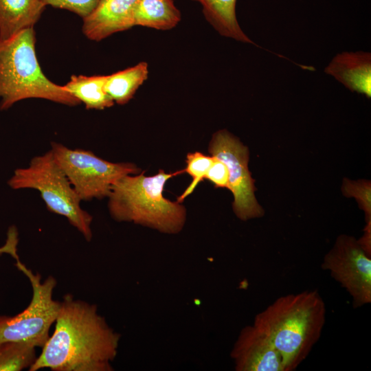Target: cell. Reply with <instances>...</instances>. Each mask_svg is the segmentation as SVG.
<instances>
[{"instance_id":"cell-1","label":"cell","mask_w":371,"mask_h":371,"mask_svg":"<svg viewBox=\"0 0 371 371\" xmlns=\"http://www.w3.org/2000/svg\"><path fill=\"white\" fill-rule=\"evenodd\" d=\"M54 331L29 368L37 371H111L120 335L98 313L95 304L66 294Z\"/></svg>"},{"instance_id":"cell-2","label":"cell","mask_w":371,"mask_h":371,"mask_svg":"<svg viewBox=\"0 0 371 371\" xmlns=\"http://www.w3.org/2000/svg\"><path fill=\"white\" fill-rule=\"evenodd\" d=\"M326 314L319 293L306 290L278 297L256 315L253 324L279 352L284 371H293L319 341Z\"/></svg>"},{"instance_id":"cell-3","label":"cell","mask_w":371,"mask_h":371,"mask_svg":"<svg viewBox=\"0 0 371 371\" xmlns=\"http://www.w3.org/2000/svg\"><path fill=\"white\" fill-rule=\"evenodd\" d=\"M183 170L168 173L163 170L153 176L144 172L127 175L112 186L108 196L111 217L117 221H129L164 233L180 232L186 220V210L177 201L163 195L166 181Z\"/></svg>"},{"instance_id":"cell-4","label":"cell","mask_w":371,"mask_h":371,"mask_svg":"<svg viewBox=\"0 0 371 371\" xmlns=\"http://www.w3.org/2000/svg\"><path fill=\"white\" fill-rule=\"evenodd\" d=\"M34 27L0 39V109L28 98L44 99L67 106L80 102L63 85L48 79L38 61Z\"/></svg>"},{"instance_id":"cell-5","label":"cell","mask_w":371,"mask_h":371,"mask_svg":"<svg viewBox=\"0 0 371 371\" xmlns=\"http://www.w3.org/2000/svg\"><path fill=\"white\" fill-rule=\"evenodd\" d=\"M8 183L14 190L38 191L48 210L65 217L87 241L91 240L92 216L82 208L81 199L51 150L33 157L28 166L15 170Z\"/></svg>"},{"instance_id":"cell-6","label":"cell","mask_w":371,"mask_h":371,"mask_svg":"<svg viewBox=\"0 0 371 371\" xmlns=\"http://www.w3.org/2000/svg\"><path fill=\"white\" fill-rule=\"evenodd\" d=\"M16 265L29 279L32 297L29 305L17 315H0V341L25 342L43 348L60 308V302L53 299L57 282L52 276L42 282L39 273H34L18 258Z\"/></svg>"},{"instance_id":"cell-7","label":"cell","mask_w":371,"mask_h":371,"mask_svg":"<svg viewBox=\"0 0 371 371\" xmlns=\"http://www.w3.org/2000/svg\"><path fill=\"white\" fill-rule=\"evenodd\" d=\"M51 145L56 161L81 201L108 197L117 180L141 172L132 163H113L91 151L71 149L57 142Z\"/></svg>"},{"instance_id":"cell-8","label":"cell","mask_w":371,"mask_h":371,"mask_svg":"<svg viewBox=\"0 0 371 371\" xmlns=\"http://www.w3.org/2000/svg\"><path fill=\"white\" fill-rule=\"evenodd\" d=\"M211 156L222 161L229 172L227 188L232 192L233 210L242 221L258 218L264 211L254 194V181L248 168L249 150L226 130L216 132L210 142Z\"/></svg>"},{"instance_id":"cell-9","label":"cell","mask_w":371,"mask_h":371,"mask_svg":"<svg viewBox=\"0 0 371 371\" xmlns=\"http://www.w3.org/2000/svg\"><path fill=\"white\" fill-rule=\"evenodd\" d=\"M350 295L355 308L371 302V257L353 236L342 234L321 265Z\"/></svg>"},{"instance_id":"cell-10","label":"cell","mask_w":371,"mask_h":371,"mask_svg":"<svg viewBox=\"0 0 371 371\" xmlns=\"http://www.w3.org/2000/svg\"><path fill=\"white\" fill-rule=\"evenodd\" d=\"M230 356L237 371H284L279 352L254 324L241 330Z\"/></svg>"},{"instance_id":"cell-11","label":"cell","mask_w":371,"mask_h":371,"mask_svg":"<svg viewBox=\"0 0 371 371\" xmlns=\"http://www.w3.org/2000/svg\"><path fill=\"white\" fill-rule=\"evenodd\" d=\"M138 0H100L83 19L82 32L89 39L100 41L113 34L135 26Z\"/></svg>"},{"instance_id":"cell-12","label":"cell","mask_w":371,"mask_h":371,"mask_svg":"<svg viewBox=\"0 0 371 371\" xmlns=\"http://www.w3.org/2000/svg\"><path fill=\"white\" fill-rule=\"evenodd\" d=\"M351 91L371 97V54L366 52H342L337 54L325 68Z\"/></svg>"},{"instance_id":"cell-13","label":"cell","mask_w":371,"mask_h":371,"mask_svg":"<svg viewBox=\"0 0 371 371\" xmlns=\"http://www.w3.org/2000/svg\"><path fill=\"white\" fill-rule=\"evenodd\" d=\"M45 7L42 0H0V39L34 27Z\"/></svg>"},{"instance_id":"cell-14","label":"cell","mask_w":371,"mask_h":371,"mask_svg":"<svg viewBox=\"0 0 371 371\" xmlns=\"http://www.w3.org/2000/svg\"><path fill=\"white\" fill-rule=\"evenodd\" d=\"M199 3L205 19L221 36L255 44L242 30L237 20V0H192Z\"/></svg>"},{"instance_id":"cell-15","label":"cell","mask_w":371,"mask_h":371,"mask_svg":"<svg viewBox=\"0 0 371 371\" xmlns=\"http://www.w3.org/2000/svg\"><path fill=\"white\" fill-rule=\"evenodd\" d=\"M181 14L173 0H138L135 12V25L159 30L174 28Z\"/></svg>"},{"instance_id":"cell-16","label":"cell","mask_w":371,"mask_h":371,"mask_svg":"<svg viewBox=\"0 0 371 371\" xmlns=\"http://www.w3.org/2000/svg\"><path fill=\"white\" fill-rule=\"evenodd\" d=\"M107 75H73L64 86L65 89L87 109H104L114 104L106 93L104 85Z\"/></svg>"},{"instance_id":"cell-17","label":"cell","mask_w":371,"mask_h":371,"mask_svg":"<svg viewBox=\"0 0 371 371\" xmlns=\"http://www.w3.org/2000/svg\"><path fill=\"white\" fill-rule=\"evenodd\" d=\"M148 76V64L140 62L133 67L107 75L104 89L114 102L124 104L133 97Z\"/></svg>"},{"instance_id":"cell-18","label":"cell","mask_w":371,"mask_h":371,"mask_svg":"<svg viewBox=\"0 0 371 371\" xmlns=\"http://www.w3.org/2000/svg\"><path fill=\"white\" fill-rule=\"evenodd\" d=\"M35 348L25 342L0 341V371L30 368L37 358Z\"/></svg>"},{"instance_id":"cell-19","label":"cell","mask_w":371,"mask_h":371,"mask_svg":"<svg viewBox=\"0 0 371 371\" xmlns=\"http://www.w3.org/2000/svg\"><path fill=\"white\" fill-rule=\"evenodd\" d=\"M213 161L212 156H207L200 152L190 153L187 155L186 168L183 169V172L189 174L192 181L185 191L177 197V202L182 203L193 192L197 185L205 179Z\"/></svg>"},{"instance_id":"cell-20","label":"cell","mask_w":371,"mask_h":371,"mask_svg":"<svg viewBox=\"0 0 371 371\" xmlns=\"http://www.w3.org/2000/svg\"><path fill=\"white\" fill-rule=\"evenodd\" d=\"M343 192L347 197L356 198L360 207L365 212L366 222L371 221L370 181L364 180L352 181L345 179L343 183Z\"/></svg>"},{"instance_id":"cell-21","label":"cell","mask_w":371,"mask_h":371,"mask_svg":"<svg viewBox=\"0 0 371 371\" xmlns=\"http://www.w3.org/2000/svg\"><path fill=\"white\" fill-rule=\"evenodd\" d=\"M43 3L56 8L71 11L82 19L87 16L100 0H42Z\"/></svg>"},{"instance_id":"cell-22","label":"cell","mask_w":371,"mask_h":371,"mask_svg":"<svg viewBox=\"0 0 371 371\" xmlns=\"http://www.w3.org/2000/svg\"><path fill=\"white\" fill-rule=\"evenodd\" d=\"M205 179L213 183L215 187L227 188L229 172L226 165L222 161L214 157V161L206 174Z\"/></svg>"},{"instance_id":"cell-23","label":"cell","mask_w":371,"mask_h":371,"mask_svg":"<svg viewBox=\"0 0 371 371\" xmlns=\"http://www.w3.org/2000/svg\"><path fill=\"white\" fill-rule=\"evenodd\" d=\"M371 221L367 222V225L364 229V234L363 236L357 240L360 246L364 250V251L369 256H371Z\"/></svg>"}]
</instances>
